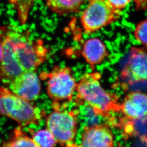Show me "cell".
Masks as SVG:
<instances>
[{
  "mask_svg": "<svg viewBox=\"0 0 147 147\" xmlns=\"http://www.w3.org/2000/svg\"><path fill=\"white\" fill-rule=\"evenodd\" d=\"M82 54L91 68L94 69L96 65L101 63L108 56V51L100 39L92 38L84 44Z\"/></svg>",
  "mask_w": 147,
  "mask_h": 147,
  "instance_id": "cell-12",
  "label": "cell"
},
{
  "mask_svg": "<svg viewBox=\"0 0 147 147\" xmlns=\"http://www.w3.org/2000/svg\"><path fill=\"white\" fill-rule=\"evenodd\" d=\"M0 113L16 121L21 127L38 124L45 114L31 101L3 86L0 87Z\"/></svg>",
  "mask_w": 147,
  "mask_h": 147,
  "instance_id": "cell-3",
  "label": "cell"
},
{
  "mask_svg": "<svg viewBox=\"0 0 147 147\" xmlns=\"http://www.w3.org/2000/svg\"><path fill=\"white\" fill-rule=\"evenodd\" d=\"M121 77L131 85L147 83V47L131 48Z\"/></svg>",
  "mask_w": 147,
  "mask_h": 147,
  "instance_id": "cell-7",
  "label": "cell"
},
{
  "mask_svg": "<svg viewBox=\"0 0 147 147\" xmlns=\"http://www.w3.org/2000/svg\"><path fill=\"white\" fill-rule=\"evenodd\" d=\"M135 36L138 42L147 47V20L142 21L137 25Z\"/></svg>",
  "mask_w": 147,
  "mask_h": 147,
  "instance_id": "cell-17",
  "label": "cell"
},
{
  "mask_svg": "<svg viewBox=\"0 0 147 147\" xmlns=\"http://www.w3.org/2000/svg\"><path fill=\"white\" fill-rule=\"evenodd\" d=\"M81 16L80 22L85 33H89L118 20L120 10L113 8L106 0H90Z\"/></svg>",
  "mask_w": 147,
  "mask_h": 147,
  "instance_id": "cell-4",
  "label": "cell"
},
{
  "mask_svg": "<svg viewBox=\"0 0 147 147\" xmlns=\"http://www.w3.org/2000/svg\"><path fill=\"white\" fill-rule=\"evenodd\" d=\"M0 28L24 71H35L44 63L47 58L48 50L42 40H32L29 31H20L13 25Z\"/></svg>",
  "mask_w": 147,
  "mask_h": 147,
  "instance_id": "cell-1",
  "label": "cell"
},
{
  "mask_svg": "<svg viewBox=\"0 0 147 147\" xmlns=\"http://www.w3.org/2000/svg\"><path fill=\"white\" fill-rule=\"evenodd\" d=\"M8 86L15 94L30 101L38 98L41 88L40 81L35 71L24 72Z\"/></svg>",
  "mask_w": 147,
  "mask_h": 147,
  "instance_id": "cell-9",
  "label": "cell"
},
{
  "mask_svg": "<svg viewBox=\"0 0 147 147\" xmlns=\"http://www.w3.org/2000/svg\"><path fill=\"white\" fill-rule=\"evenodd\" d=\"M80 146L111 147L114 146V136L108 125L95 124L85 127L81 136Z\"/></svg>",
  "mask_w": 147,
  "mask_h": 147,
  "instance_id": "cell-10",
  "label": "cell"
},
{
  "mask_svg": "<svg viewBox=\"0 0 147 147\" xmlns=\"http://www.w3.org/2000/svg\"><path fill=\"white\" fill-rule=\"evenodd\" d=\"M3 56L0 65V79L1 82L8 86L17 77L25 72L17 60L9 42L3 36Z\"/></svg>",
  "mask_w": 147,
  "mask_h": 147,
  "instance_id": "cell-11",
  "label": "cell"
},
{
  "mask_svg": "<svg viewBox=\"0 0 147 147\" xmlns=\"http://www.w3.org/2000/svg\"><path fill=\"white\" fill-rule=\"evenodd\" d=\"M3 56V35L0 31V63Z\"/></svg>",
  "mask_w": 147,
  "mask_h": 147,
  "instance_id": "cell-20",
  "label": "cell"
},
{
  "mask_svg": "<svg viewBox=\"0 0 147 147\" xmlns=\"http://www.w3.org/2000/svg\"><path fill=\"white\" fill-rule=\"evenodd\" d=\"M113 8L120 10L126 7L131 0H106Z\"/></svg>",
  "mask_w": 147,
  "mask_h": 147,
  "instance_id": "cell-18",
  "label": "cell"
},
{
  "mask_svg": "<svg viewBox=\"0 0 147 147\" xmlns=\"http://www.w3.org/2000/svg\"><path fill=\"white\" fill-rule=\"evenodd\" d=\"M47 129L61 146H75L74 140L78 131L77 113L75 111L56 110L46 119Z\"/></svg>",
  "mask_w": 147,
  "mask_h": 147,
  "instance_id": "cell-5",
  "label": "cell"
},
{
  "mask_svg": "<svg viewBox=\"0 0 147 147\" xmlns=\"http://www.w3.org/2000/svg\"><path fill=\"white\" fill-rule=\"evenodd\" d=\"M34 1L35 0H9V3L16 11L18 21L22 24L27 22Z\"/></svg>",
  "mask_w": 147,
  "mask_h": 147,
  "instance_id": "cell-15",
  "label": "cell"
},
{
  "mask_svg": "<svg viewBox=\"0 0 147 147\" xmlns=\"http://www.w3.org/2000/svg\"><path fill=\"white\" fill-rule=\"evenodd\" d=\"M101 76L98 72L83 76L77 83L78 98L90 106L95 114L109 117L111 111H120V103L116 95L103 89L100 82Z\"/></svg>",
  "mask_w": 147,
  "mask_h": 147,
  "instance_id": "cell-2",
  "label": "cell"
},
{
  "mask_svg": "<svg viewBox=\"0 0 147 147\" xmlns=\"http://www.w3.org/2000/svg\"><path fill=\"white\" fill-rule=\"evenodd\" d=\"M123 119L134 123L147 121V94L140 90L130 92L124 98L120 106Z\"/></svg>",
  "mask_w": 147,
  "mask_h": 147,
  "instance_id": "cell-8",
  "label": "cell"
},
{
  "mask_svg": "<svg viewBox=\"0 0 147 147\" xmlns=\"http://www.w3.org/2000/svg\"><path fill=\"white\" fill-rule=\"evenodd\" d=\"M32 139L37 147H53L57 142L52 133L48 129L32 132Z\"/></svg>",
  "mask_w": 147,
  "mask_h": 147,
  "instance_id": "cell-16",
  "label": "cell"
},
{
  "mask_svg": "<svg viewBox=\"0 0 147 147\" xmlns=\"http://www.w3.org/2000/svg\"><path fill=\"white\" fill-rule=\"evenodd\" d=\"M2 146L6 147H37L32 140L22 131L21 127L15 128L8 140Z\"/></svg>",
  "mask_w": 147,
  "mask_h": 147,
  "instance_id": "cell-14",
  "label": "cell"
},
{
  "mask_svg": "<svg viewBox=\"0 0 147 147\" xmlns=\"http://www.w3.org/2000/svg\"><path fill=\"white\" fill-rule=\"evenodd\" d=\"M89 1H90V0H89Z\"/></svg>",
  "mask_w": 147,
  "mask_h": 147,
  "instance_id": "cell-21",
  "label": "cell"
},
{
  "mask_svg": "<svg viewBox=\"0 0 147 147\" xmlns=\"http://www.w3.org/2000/svg\"><path fill=\"white\" fill-rule=\"evenodd\" d=\"M84 0H46L47 7L53 12L64 15L79 10Z\"/></svg>",
  "mask_w": 147,
  "mask_h": 147,
  "instance_id": "cell-13",
  "label": "cell"
},
{
  "mask_svg": "<svg viewBox=\"0 0 147 147\" xmlns=\"http://www.w3.org/2000/svg\"><path fill=\"white\" fill-rule=\"evenodd\" d=\"M47 93L54 101L71 100L77 83L71 68L55 67L47 75Z\"/></svg>",
  "mask_w": 147,
  "mask_h": 147,
  "instance_id": "cell-6",
  "label": "cell"
},
{
  "mask_svg": "<svg viewBox=\"0 0 147 147\" xmlns=\"http://www.w3.org/2000/svg\"><path fill=\"white\" fill-rule=\"evenodd\" d=\"M137 8L147 9V0H134Z\"/></svg>",
  "mask_w": 147,
  "mask_h": 147,
  "instance_id": "cell-19",
  "label": "cell"
}]
</instances>
